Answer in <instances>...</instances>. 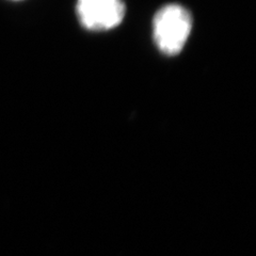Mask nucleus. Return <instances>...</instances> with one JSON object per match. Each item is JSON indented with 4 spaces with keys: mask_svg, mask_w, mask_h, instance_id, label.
Wrapping results in <instances>:
<instances>
[{
    "mask_svg": "<svg viewBox=\"0 0 256 256\" xmlns=\"http://www.w3.org/2000/svg\"><path fill=\"white\" fill-rule=\"evenodd\" d=\"M125 4L118 0H82L77 4V14L82 25L91 31H105L122 22Z\"/></svg>",
    "mask_w": 256,
    "mask_h": 256,
    "instance_id": "nucleus-2",
    "label": "nucleus"
},
{
    "mask_svg": "<svg viewBox=\"0 0 256 256\" xmlns=\"http://www.w3.org/2000/svg\"><path fill=\"white\" fill-rule=\"evenodd\" d=\"M192 28L190 12L180 4H169L160 9L154 18V40L159 50L168 54H180Z\"/></svg>",
    "mask_w": 256,
    "mask_h": 256,
    "instance_id": "nucleus-1",
    "label": "nucleus"
}]
</instances>
